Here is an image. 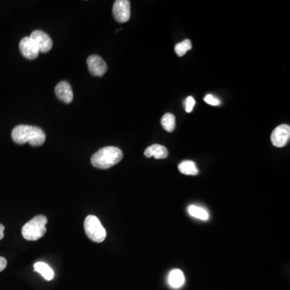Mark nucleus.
Returning a JSON list of instances; mask_svg holds the SVG:
<instances>
[{"instance_id":"9","label":"nucleus","mask_w":290,"mask_h":290,"mask_svg":"<svg viewBox=\"0 0 290 290\" xmlns=\"http://www.w3.org/2000/svg\"><path fill=\"white\" fill-rule=\"evenodd\" d=\"M19 50L21 52L22 55L25 58L29 60L36 59L40 54L38 49L36 47L30 36L23 37L19 42Z\"/></svg>"},{"instance_id":"14","label":"nucleus","mask_w":290,"mask_h":290,"mask_svg":"<svg viewBox=\"0 0 290 290\" xmlns=\"http://www.w3.org/2000/svg\"><path fill=\"white\" fill-rule=\"evenodd\" d=\"M178 170L181 174L185 175L195 176L199 174V170L197 168L196 164L192 160H185L180 163Z\"/></svg>"},{"instance_id":"7","label":"nucleus","mask_w":290,"mask_h":290,"mask_svg":"<svg viewBox=\"0 0 290 290\" xmlns=\"http://www.w3.org/2000/svg\"><path fill=\"white\" fill-rule=\"evenodd\" d=\"M30 38L33 40L40 53H47L53 47V40L43 31L35 30L31 34Z\"/></svg>"},{"instance_id":"12","label":"nucleus","mask_w":290,"mask_h":290,"mask_svg":"<svg viewBox=\"0 0 290 290\" xmlns=\"http://www.w3.org/2000/svg\"><path fill=\"white\" fill-rule=\"evenodd\" d=\"M185 282V276L180 269H174L170 272L168 277V283L173 288H180Z\"/></svg>"},{"instance_id":"4","label":"nucleus","mask_w":290,"mask_h":290,"mask_svg":"<svg viewBox=\"0 0 290 290\" xmlns=\"http://www.w3.org/2000/svg\"><path fill=\"white\" fill-rule=\"evenodd\" d=\"M84 229L89 239L95 243L105 240L107 231L101 222L94 215H88L84 221Z\"/></svg>"},{"instance_id":"3","label":"nucleus","mask_w":290,"mask_h":290,"mask_svg":"<svg viewBox=\"0 0 290 290\" xmlns=\"http://www.w3.org/2000/svg\"><path fill=\"white\" fill-rule=\"evenodd\" d=\"M47 223L48 219L45 216H36L23 226L22 228V235L26 240H38L45 235L47 231Z\"/></svg>"},{"instance_id":"15","label":"nucleus","mask_w":290,"mask_h":290,"mask_svg":"<svg viewBox=\"0 0 290 290\" xmlns=\"http://www.w3.org/2000/svg\"><path fill=\"white\" fill-rule=\"evenodd\" d=\"M161 125L164 130L168 132H173L176 128V118L171 113H167L161 118Z\"/></svg>"},{"instance_id":"1","label":"nucleus","mask_w":290,"mask_h":290,"mask_svg":"<svg viewBox=\"0 0 290 290\" xmlns=\"http://www.w3.org/2000/svg\"><path fill=\"white\" fill-rule=\"evenodd\" d=\"M13 141L18 144L29 143L33 147L41 146L45 141L46 136L41 128L31 125H18L12 130Z\"/></svg>"},{"instance_id":"10","label":"nucleus","mask_w":290,"mask_h":290,"mask_svg":"<svg viewBox=\"0 0 290 290\" xmlns=\"http://www.w3.org/2000/svg\"><path fill=\"white\" fill-rule=\"evenodd\" d=\"M55 94L61 101L70 103L74 100V93L69 82L66 81L60 82L55 87Z\"/></svg>"},{"instance_id":"20","label":"nucleus","mask_w":290,"mask_h":290,"mask_svg":"<svg viewBox=\"0 0 290 290\" xmlns=\"http://www.w3.org/2000/svg\"><path fill=\"white\" fill-rule=\"evenodd\" d=\"M7 264H8V262H7L6 259L0 256V273L6 269Z\"/></svg>"},{"instance_id":"13","label":"nucleus","mask_w":290,"mask_h":290,"mask_svg":"<svg viewBox=\"0 0 290 290\" xmlns=\"http://www.w3.org/2000/svg\"><path fill=\"white\" fill-rule=\"evenodd\" d=\"M34 270L40 273L47 281H51L54 277V272L49 264L44 262H36L34 264Z\"/></svg>"},{"instance_id":"2","label":"nucleus","mask_w":290,"mask_h":290,"mask_svg":"<svg viewBox=\"0 0 290 290\" xmlns=\"http://www.w3.org/2000/svg\"><path fill=\"white\" fill-rule=\"evenodd\" d=\"M124 155L121 149L113 146L103 148L92 156L90 161L93 166L100 170H107L118 164Z\"/></svg>"},{"instance_id":"19","label":"nucleus","mask_w":290,"mask_h":290,"mask_svg":"<svg viewBox=\"0 0 290 290\" xmlns=\"http://www.w3.org/2000/svg\"><path fill=\"white\" fill-rule=\"evenodd\" d=\"M195 105V100L193 97H188L185 100V111L187 113H190L191 111H193L194 107Z\"/></svg>"},{"instance_id":"16","label":"nucleus","mask_w":290,"mask_h":290,"mask_svg":"<svg viewBox=\"0 0 290 290\" xmlns=\"http://www.w3.org/2000/svg\"><path fill=\"white\" fill-rule=\"evenodd\" d=\"M188 212L192 217L196 218L199 220H203V221L209 220L208 212L199 206H194V205L189 206L188 207Z\"/></svg>"},{"instance_id":"8","label":"nucleus","mask_w":290,"mask_h":290,"mask_svg":"<svg viewBox=\"0 0 290 290\" xmlns=\"http://www.w3.org/2000/svg\"><path fill=\"white\" fill-rule=\"evenodd\" d=\"M88 69L90 75L95 77H103L107 71L105 61L98 55H91L87 58Z\"/></svg>"},{"instance_id":"18","label":"nucleus","mask_w":290,"mask_h":290,"mask_svg":"<svg viewBox=\"0 0 290 290\" xmlns=\"http://www.w3.org/2000/svg\"><path fill=\"white\" fill-rule=\"evenodd\" d=\"M204 100L206 103H208V104L212 106H220V104H221V101H220L219 99H217V98L210 94H207V95L204 98Z\"/></svg>"},{"instance_id":"17","label":"nucleus","mask_w":290,"mask_h":290,"mask_svg":"<svg viewBox=\"0 0 290 290\" xmlns=\"http://www.w3.org/2000/svg\"><path fill=\"white\" fill-rule=\"evenodd\" d=\"M192 49V44L189 40H185L176 44L175 52L179 57H183L188 51Z\"/></svg>"},{"instance_id":"5","label":"nucleus","mask_w":290,"mask_h":290,"mask_svg":"<svg viewBox=\"0 0 290 290\" xmlns=\"http://www.w3.org/2000/svg\"><path fill=\"white\" fill-rule=\"evenodd\" d=\"M113 15L118 23H126L131 17V4L128 0H117L113 5Z\"/></svg>"},{"instance_id":"21","label":"nucleus","mask_w":290,"mask_h":290,"mask_svg":"<svg viewBox=\"0 0 290 290\" xmlns=\"http://www.w3.org/2000/svg\"><path fill=\"white\" fill-rule=\"evenodd\" d=\"M4 229H5L4 226L2 225V224H0V240H2V239H4Z\"/></svg>"},{"instance_id":"6","label":"nucleus","mask_w":290,"mask_h":290,"mask_svg":"<svg viewBox=\"0 0 290 290\" xmlns=\"http://www.w3.org/2000/svg\"><path fill=\"white\" fill-rule=\"evenodd\" d=\"M290 138V127L287 124H281L273 130L271 141L277 148H282L288 143Z\"/></svg>"},{"instance_id":"11","label":"nucleus","mask_w":290,"mask_h":290,"mask_svg":"<svg viewBox=\"0 0 290 290\" xmlns=\"http://www.w3.org/2000/svg\"><path fill=\"white\" fill-rule=\"evenodd\" d=\"M168 152L166 148L160 144H153L145 149L144 156L148 158L154 157L156 159H165Z\"/></svg>"}]
</instances>
